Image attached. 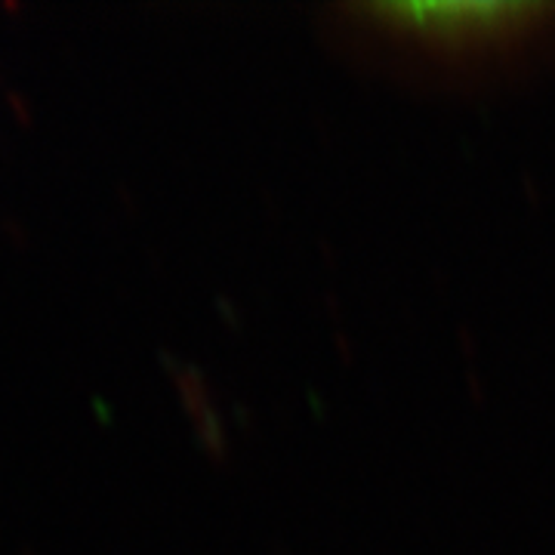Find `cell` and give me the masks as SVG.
<instances>
[{"instance_id": "obj_1", "label": "cell", "mask_w": 555, "mask_h": 555, "mask_svg": "<svg viewBox=\"0 0 555 555\" xmlns=\"http://www.w3.org/2000/svg\"><path fill=\"white\" fill-rule=\"evenodd\" d=\"M327 28L386 68L463 83L528 72L555 53V3H339Z\"/></svg>"}, {"instance_id": "obj_2", "label": "cell", "mask_w": 555, "mask_h": 555, "mask_svg": "<svg viewBox=\"0 0 555 555\" xmlns=\"http://www.w3.org/2000/svg\"><path fill=\"white\" fill-rule=\"evenodd\" d=\"M10 102H13V108L20 112V118L25 120V124H31V108H28V102H22L20 93H10Z\"/></svg>"}]
</instances>
